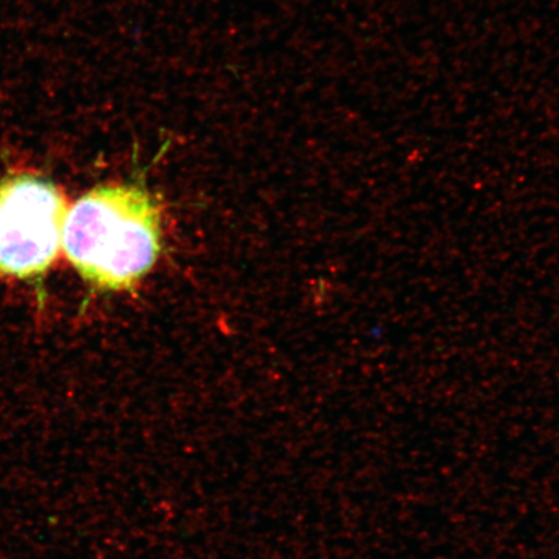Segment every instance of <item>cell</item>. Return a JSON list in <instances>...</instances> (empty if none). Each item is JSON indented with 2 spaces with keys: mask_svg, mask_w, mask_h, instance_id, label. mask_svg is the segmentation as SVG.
Masks as SVG:
<instances>
[{
  "mask_svg": "<svg viewBox=\"0 0 559 559\" xmlns=\"http://www.w3.org/2000/svg\"><path fill=\"white\" fill-rule=\"evenodd\" d=\"M64 250L83 278L105 290L134 288L157 261L160 215L138 186H104L67 214Z\"/></svg>",
  "mask_w": 559,
  "mask_h": 559,
  "instance_id": "6da1fadb",
  "label": "cell"
},
{
  "mask_svg": "<svg viewBox=\"0 0 559 559\" xmlns=\"http://www.w3.org/2000/svg\"><path fill=\"white\" fill-rule=\"evenodd\" d=\"M67 204L50 180L17 174L0 181V275H40L59 255Z\"/></svg>",
  "mask_w": 559,
  "mask_h": 559,
  "instance_id": "7a4b0ae2",
  "label": "cell"
}]
</instances>
